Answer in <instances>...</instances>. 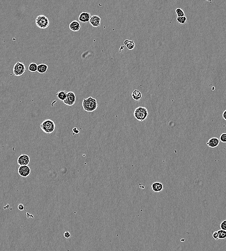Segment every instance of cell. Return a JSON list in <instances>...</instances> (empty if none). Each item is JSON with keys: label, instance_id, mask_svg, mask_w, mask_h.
I'll return each mask as SVG.
<instances>
[{"label": "cell", "instance_id": "8", "mask_svg": "<svg viewBox=\"0 0 226 251\" xmlns=\"http://www.w3.org/2000/svg\"><path fill=\"white\" fill-rule=\"evenodd\" d=\"M30 157L27 154H22L18 157V164L21 166H28L30 162Z\"/></svg>", "mask_w": 226, "mask_h": 251}, {"label": "cell", "instance_id": "16", "mask_svg": "<svg viewBox=\"0 0 226 251\" xmlns=\"http://www.w3.org/2000/svg\"><path fill=\"white\" fill-rule=\"evenodd\" d=\"M124 45L126 46L127 48L129 50H133L135 48V42L133 40H125L124 41Z\"/></svg>", "mask_w": 226, "mask_h": 251}, {"label": "cell", "instance_id": "15", "mask_svg": "<svg viewBox=\"0 0 226 251\" xmlns=\"http://www.w3.org/2000/svg\"><path fill=\"white\" fill-rule=\"evenodd\" d=\"M48 65L47 64L42 63L39 64L37 68V72L40 74H44L47 72L48 70Z\"/></svg>", "mask_w": 226, "mask_h": 251}, {"label": "cell", "instance_id": "10", "mask_svg": "<svg viewBox=\"0 0 226 251\" xmlns=\"http://www.w3.org/2000/svg\"><path fill=\"white\" fill-rule=\"evenodd\" d=\"M89 23L94 27H98L101 24V18L98 16H92Z\"/></svg>", "mask_w": 226, "mask_h": 251}, {"label": "cell", "instance_id": "11", "mask_svg": "<svg viewBox=\"0 0 226 251\" xmlns=\"http://www.w3.org/2000/svg\"><path fill=\"white\" fill-rule=\"evenodd\" d=\"M151 188L154 192H160L164 189V184L159 182H156L151 184Z\"/></svg>", "mask_w": 226, "mask_h": 251}, {"label": "cell", "instance_id": "12", "mask_svg": "<svg viewBox=\"0 0 226 251\" xmlns=\"http://www.w3.org/2000/svg\"><path fill=\"white\" fill-rule=\"evenodd\" d=\"M220 143V140L216 137L210 138L206 143V145L211 148H215L218 146Z\"/></svg>", "mask_w": 226, "mask_h": 251}, {"label": "cell", "instance_id": "23", "mask_svg": "<svg viewBox=\"0 0 226 251\" xmlns=\"http://www.w3.org/2000/svg\"><path fill=\"white\" fill-rule=\"evenodd\" d=\"M221 229L226 231V219L222 221L220 224Z\"/></svg>", "mask_w": 226, "mask_h": 251}, {"label": "cell", "instance_id": "6", "mask_svg": "<svg viewBox=\"0 0 226 251\" xmlns=\"http://www.w3.org/2000/svg\"><path fill=\"white\" fill-rule=\"evenodd\" d=\"M76 101V97L73 92L70 91L68 92L67 98L64 101V104L68 106H72L75 104Z\"/></svg>", "mask_w": 226, "mask_h": 251}, {"label": "cell", "instance_id": "22", "mask_svg": "<svg viewBox=\"0 0 226 251\" xmlns=\"http://www.w3.org/2000/svg\"><path fill=\"white\" fill-rule=\"evenodd\" d=\"M219 140L223 143H226V133H224L221 134L219 138Z\"/></svg>", "mask_w": 226, "mask_h": 251}, {"label": "cell", "instance_id": "7", "mask_svg": "<svg viewBox=\"0 0 226 251\" xmlns=\"http://www.w3.org/2000/svg\"><path fill=\"white\" fill-rule=\"evenodd\" d=\"M31 169L28 166H21L18 169V173L22 177L26 178L30 175Z\"/></svg>", "mask_w": 226, "mask_h": 251}, {"label": "cell", "instance_id": "27", "mask_svg": "<svg viewBox=\"0 0 226 251\" xmlns=\"http://www.w3.org/2000/svg\"><path fill=\"white\" fill-rule=\"evenodd\" d=\"M222 118H223L226 121V110L224 111L222 113Z\"/></svg>", "mask_w": 226, "mask_h": 251}, {"label": "cell", "instance_id": "4", "mask_svg": "<svg viewBox=\"0 0 226 251\" xmlns=\"http://www.w3.org/2000/svg\"><path fill=\"white\" fill-rule=\"evenodd\" d=\"M36 25L40 29H46L49 26L50 21L47 16L40 15L37 16L35 19Z\"/></svg>", "mask_w": 226, "mask_h": 251}, {"label": "cell", "instance_id": "24", "mask_svg": "<svg viewBox=\"0 0 226 251\" xmlns=\"http://www.w3.org/2000/svg\"><path fill=\"white\" fill-rule=\"evenodd\" d=\"M64 237L67 238V239L70 238L71 237V232L70 231H65V232H64Z\"/></svg>", "mask_w": 226, "mask_h": 251}, {"label": "cell", "instance_id": "13", "mask_svg": "<svg viewBox=\"0 0 226 251\" xmlns=\"http://www.w3.org/2000/svg\"><path fill=\"white\" fill-rule=\"evenodd\" d=\"M69 27L71 30L75 32L79 31L81 27L80 23L77 21H72V22L70 24Z\"/></svg>", "mask_w": 226, "mask_h": 251}, {"label": "cell", "instance_id": "21", "mask_svg": "<svg viewBox=\"0 0 226 251\" xmlns=\"http://www.w3.org/2000/svg\"><path fill=\"white\" fill-rule=\"evenodd\" d=\"M218 232L219 239H224L226 238V231L220 229L218 231Z\"/></svg>", "mask_w": 226, "mask_h": 251}, {"label": "cell", "instance_id": "5", "mask_svg": "<svg viewBox=\"0 0 226 251\" xmlns=\"http://www.w3.org/2000/svg\"><path fill=\"white\" fill-rule=\"evenodd\" d=\"M26 71V66L24 63L21 62H18L15 64L13 68L14 75L19 77L24 74Z\"/></svg>", "mask_w": 226, "mask_h": 251}, {"label": "cell", "instance_id": "19", "mask_svg": "<svg viewBox=\"0 0 226 251\" xmlns=\"http://www.w3.org/2000/svg\"><path fill=\"white\" fill-rule=\"evenodd\" d=\"M177 22L180 24H185L186 22H187V18L186 16H182V17H177Z\"/></svg>", "mask_w": 226, "mask_h": 251}, {"label": "cell", "instance_id": "9", "mask_svg": "<svg viewBox=\"0 0 226 251\" xmlns=\"http://www.w3.org/2000/svg\"><path fill=\"white\" fill-rule=\"evenodd\" d=\"M91 18V14L87 12H82L79 16V20L83 23H88L90 21V18Z\"/></svg>", "mask_w": 226, "mask_h": 251}, {"label": "cell", "instance_id": "26", "mask_svg": "<svg viewBox=\"0 0 226 251\" xmlns=\"http://www.w3.org/2000/svg\"><path fill=\"white\" fill-rule=\"evenodd\" d=\"M18 210L20 211L24 210V205L23 204H19L18 205Z\"/></svg>", "mask_w": 226, "mask_h": 251}, {"label": "cell", "instance_id": "18", "mask_svg": "<svg viewBox=\"0 0 226 251\" xmlns=\"http://www.w3.org/2000/svg\"><path fill=\"white\" fill-rule=\"evenodd\" d=\"M37 68H38V65L36 63H31L29 65V71L32 72H37Z\"/></svg>", "mask_w": 226, "mask_h": 251}, {"label": "cell", "instance_id": "25", "mask_svg": "<svg viewBox=\"0 0 226 251\" xmlns=\"http://www.w3.org/2000/svg\"><path fill=\"white\" fill-rule=\"evenodd\" d=\"M213 238H214L215 240H218L219 239V238H218V231H215V232H214L213 234L212 235Z\"/></svg>", "mask_w": 226, "mask_h": 251}, {"label": "cell", "instance_id": "2", "mask_svg": "<svg viewBox=\"0 0 226 251\" xmlns=\"http://www.w3.org/2000/svg\"><path fill=\"white\" fill-rule=\"evenodd\" d=\"M40 128L42 131L47 134H50L53 133L56 128V125L53 121L47 119L44 120L41 123Z\"/></svg>", "mask_w": 226, "mask_h": 251}, {"label": "cell", "instance_id": "14", "mask_svg": "<svg viewBox=\"0 0 226 251\" xmlns=\"http://www.w3.org/2000/svg\"><path fill=\"white\" fill-rule=\"evenodd\" d=\"M68 92L65 90H60L56 93V97L60 101L64 102L67 98Z\"/></svg>", "mask_w": 226, "mask_h": 251}, {"label": "cell", "instance_id": "20", "mask_svg": "<svg viewBox=\"0 0 226 251\" xmlns=\"http://www.w3.org/2000/svg\"><path fill=\"white\" fill-rule=\"evenodd\" d=\"M175 11H176V14L177 15V17H182V16H185V14L184 11L181 8L177 7Z\"/></svg>", "mask_w": 226, "mask_h": 251}, {"label": "cell", "instance_id": "3", "mask_svg": "<svg viewBox=\"0 0 226 251\" xmlns=\"http://www.w3.org/2000/svg\"><path fill=\"white\" fill-rule=\"evenodd\" d=\"M133 116L136 120L139 121H143L146 120L148 116V109L146 107H138L135 109L133 112Z\"/></svg>", "mask_w": 226, "mask_h": 251}, {"label": "cell", "instance_id": "1", "mask_svg": "<svg viewBox=\"0 0 226 251\" xmlns=\"http://www.w3.org/2000/svg\"><path fill=\"white\" fill-rule=\"evenodd\" d=\"M82 105L83 109L87 112H93L97 110L98 104L97 100L93 97H89L88 98L84 99L83 101Z\"/></svg>", "mask_w": 226, "mask_h": 251}, {"label": "cell", "instance_id": "17", "mask_svg": "<svg viewBox=\"0 0 226 251\" xmlns=\"http://www.w3.org/2000/svg\"><path fill=\"white\" fill-rule=\"evenodd\" d=\"M132 97L133 100L136 101H138L141 99L142 95L140 91L137 89H135L132 93Z\"/></svg>", "mask_w": 226, "mask_h": 251}]
</instances>
